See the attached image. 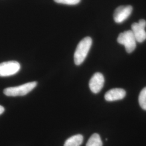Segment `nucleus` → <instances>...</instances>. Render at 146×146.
<instances>
[{
	"instance_id": "nucleus-5",
	"label": "nucleus",
	"mask_w": 146,
	"mask_h": 146,
	"mask_svg": "<svg viewBox=\"0 0 146 146\" xmlns=\"http://www.w3.org/2000/svg\"><path fill=\"white\" fill-rule=\"evenodd\" d=\"M146 21L141 19L138 23H134L131 25V31L135 38L136 42L141 43L146 40Z\"/></svg>"
},
{
	"instance_id": "nucleus-3",
	"label": "nucleus",
	"mask_w": 146,
	"mask_h": 146,
	"mask_svg": "<svg viewBox=\"0 0 146 146\" xmlns=\"http://www.w3.org/2000/svg\"><path fill=\"white\" fill-rule=\"evenodd\" d=\"M117 42L125 47L128 53L133 52L136 46V41L131 31H127L120 33L117 39Z\"/></svg>"
},
{
	"instance_id": "nucleus-11",
	"label": "nucleus",
	"mask_w": 146,
	"mask_h": 146,
	"mask_svg": "<svg viewBox=\"0 0 146 146\" xmlns=\"http://www.w3.org/2000/svg\"><path fill=\"white\" fill-rule=\"evenodd\" d=\"M139 102L141 108L146 110V87L143 89L140 93Z\"/></svg>"
},
{
	"instance_id": "nucleus-4",
	"label": "nucleus",
	"mask_w": 146,
	"mask_h": 146,
	"mask_svg": "<svg viewBox=\"0 0 146 146\" xmlns=\"http://www.w3.org/2000/svg\"><path fill=\"white\" fill-rule=\"evenodd\" d=\"M21 69L20 63L10 61L0 63V76H10L18 73Z\"/></svg>"
},
{
	"instance_id": "nucleus-12",
	"label": "nucleus",
	"mask_w": 146,
	"mask_h": 146,
	"mask_svg": "<svg viewBox=\"0 0 146 146\" xmlns=\"http://www.w3.org/2000/svg\"><path fill=\"white\" fill-rule=\"evenodd\" d=\"M55 2L67 5H76L79 3L81 0H54Z\"/></svg>"
},
{
	"instance_id": "nucleus-9",
	"label": "nucleus",
	"mask_w": 146,
	"mask_h": 146,
	"mask_svg": "<svg viewBox=\"0 0 146 146\" xmlns=\"http://www.w3.org/2000/svg\"><path fill=\"white\" fill-rule=\"evenodd\" d=\"M84 141V137L81 134L73 136L68 139L64 146H80Z\"/></svg>"
},
{
	"instance_id": "nucleus-2",
	"label": "nucleus",
	"mask_w": 146,
	"mask_h": 146,
	"mask_svg": "<svg viewBox=\"0 0 146 146\" xmlns=\"http://www.w3.org/2000/svg\"><path fill=\"white\" fill-rule=\"evenodd\" d=\"M37 84L36 81H33L16 87L7 88L5 89L3 93L8 96H24L28 94L35 88L37 86Z\"/></svg>"
},
{
	"instance_id": "nucleus-13",
	"label": "nucleus",
	"mask_w": 146,
	"mask_h": 146,
	"mask_svg": "<svg viewBox=\"0 0 146 146\" xmlns=\"http://www.w3.org/2000/svg\"><path fill=\"white\" fill-rule=\"evenodd\" d=\"M4 111H5L4 107H3V106H2L0 105V115H1L2 114H3V112H4Z\"/></svg>"
},
{
	"instance_id": "nucleus-8",
	"label": "nucleus",
	"mask_w": 146,
	"mask_h": 146,
	"mask_svg": "<svg viewBox=\"0 0 146 146\" xmlns=\"http://www.w3.org/2000/svg\"><path fill=\"white\" fill-rule=\"evenodd\" d=\"M126 92L123 89H111L104 95V99L107 101H114L123 99L125 96Z\"/></svg>"
},
{
	"instance_id": "nucleus-6",
	"label": "nucleus",
	"mask_w": 146,
	"mask_h": 146,
	"mask_svg": "<svg viewBox=\"0 0 146 146\" xmlns=\"http://www.w3.org/2000/svg\"><path fill=\"white\" fill-rule=\"evenodd\" d=\"M133 11L131 5H121L115 9L114 13V19L116 23H121L131 15Z\"/></svg>"
},
{
	"instance_id": "nucleus-10",
	"label": "nucleus",
	"mask_w": 146,
	"mask_h": 146,
	"mask_svg": "<svg viewBox=\"0 0 146 146\" xmlns=\"http://www.w3.org/2000/svg\"><path fill=\"white\" fill-rule=\"evenodd\" d=\"M103 143L100 136L97 134L94 133L89 139L86 146H102Z\"/></svg>"
},
{
	"instance_id": "nucleus-7",
	"label": "nucleus",
	"mask_w": 146,
	"mask_h": 146,
	"mask_svg": "<svg viewBox=\"0 0 146 146\" xmlns=\"http://www.w3.org/2000/svg\"><path fill=\"white\" fill-rule=\"evenodd\" d=\"M104 83V75L100 73H96L90 78L89 86L91 91L94 93L97 94L99 93L103 88Z\"/></svg>"
},
{
	"instance_id": "nucleus-1",
	"label": "nucleus",
	"mask_w": 146,
	"mask_h": 146,
	"mask_svg": "<svg viewBox=\"0 0 146 146\" xmlns=\"http://www.w3.org/2000/svg\"><path fill=\"white\" fill-rule=\"evenodd\" d=\"M92 44V39L86 37L78 43L74 55V62L76 65H80L84 62Z\"/></svg>"
}]
</instances>
